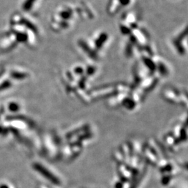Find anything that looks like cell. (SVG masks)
<instances>
[{
    "label": "cell",
    "instance_id": "cell-1",
    "mask_svg": "<svg viewBox=\"0 0 188 188\" xmlns=\"http://www.w3.org/2000/svg\"><path fill=\"white\" fill-rule=\"evenodd\" d=\"M33 168L34 169V170L38 172L41 175H42V176L48 180L52 183L54 185H59L60 181L59 178L57 176H55V175H54L48 169L46 168L45 166L42 165V164L39 162H34L33 164Z\"/></svg>",
    "mask_w": 188,
    "mask_h": 188
},
{
    "label": "cell",
    "instance_id": "cell-2",
    "mask_svg": "<svg viewBox=\"0 0 188 188\" xmlns=\"http://www.w3.org/2000/svg\"><path fill=\"white\" fill-rule=\"evenodd\" d=\"M178 91L173 89H166L162 93V96L166 100L173 104L180 103V94Z\"/></svg>",
    "mask_w": 188,
    "mask_h": 188
},
{
    "label": "cell",
    "instance_id": "cell-3",
    "mask_svg": "<svg viewBox=\"0 0 188 188\" xmlns=\"http://www.w3.org/2000/svg\"><path fill=\"white\" fill-rule=\"evenodd\" d=\"M165 143L172 150L174 149V147L178 146V140L176 139V137H174L173 133H169L166 134L165 136Z\"/></svg>",
    "mask_w": 188,
    "mask_h": 188
},
{
    "label": "cell",
    "instance_id": "cell-4",
    "mask_svg": "<svg viewBox=\"0 0 188 188\" xmlns=\"http://www.w3.org/2000/svg\"><path fill=\"white\" fill-rule=\"evenodd\" d=\"M10 76L11 77V78L16 79V80H22L27 78L28 75L26 73L20 70H13L10 72Z\"/></svg>",
    "mask_w": 188,
    "mask_h": 188
},
{
    "label": "cell",
    "instance_id": "cell-5",
    "mask_svg": "<svg viewBox=\"0 0 188 188\" xmlns=\"http://www.w3.org/2000/svg\"><path fill=\"white\" fill-rule=\"evenodd\" d=\"M7 109L11 113H17L20 110V105L16 102H10L8 104Z\"/></svg>",
    "mask_w": 188,
    "mask_h": 188
},
{
    "label": "cell",
    "instance_id": "cell-6",
    "mask_svg": "<svg viewBox=\"0 0 188 188\" xmlns=\"http://www.w3.org/2000/svg\"><path fill=\"white\" fill-rule=\"evenodd\" d=\"M11 86V82L9 80H5L3 82L0 83V91H4V90H6L7 89H9Z\"/></svg>",
    "mask_w": 188,
    "mask_h": 188
},
{
    "label": "cell",
    "instance_id": "cell-7",
    "mask_svg": "<svg viewBox=\"0 0 188 188\" xmlns=\"http://www.w3.org/2000/svg\"><path fill=\"white\" fill-rule=\"evenodd\" d=\"M0 188H9V185H7L6 184H2L0 185Z\"/></svg>",
    "mask_w": 188,
    "mask_h": 188
}]
</instances>
